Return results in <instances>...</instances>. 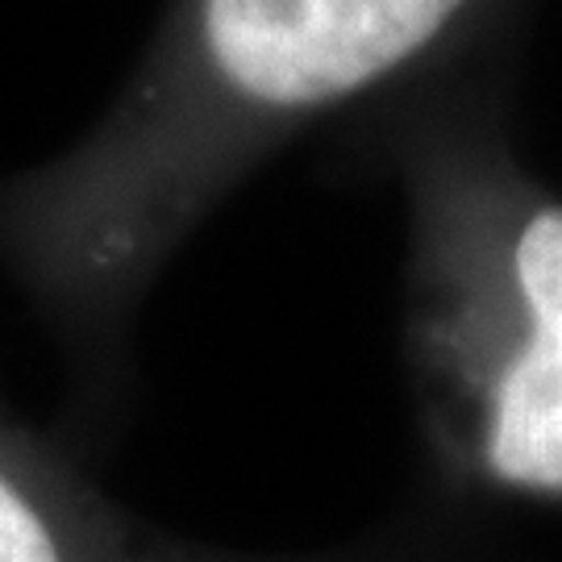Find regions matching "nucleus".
<instances>
[{
  "label": "nucleus",
  "instance_id": "obj_1",
  "mask_svg": "<svg viewBox=\"0 0 562 562\" xmlns=\"http://www.w3.org/2000/svg\"><path fill=\"white\" fill-rule=\"evenodd\" d=\"M467 0H176L134 83L9 196L4 241L92 375L209 204L304 121L425 55Z\"/></svg>",
  "mask_w": 562,
  "mask_h": 562
},
{
  "label": "nucleus",
  "instance_id": "obj_2",
  "mask_svg": "<svg viewBox=\"0 0 562 562\" xmlns=\"http://www.w3.org/2000/svg\"><path fill=\"white\" fill-rule=\"evenodd\" d=\"M504 341L467 371L471 459L529 496H562V204L533 209L508 241Z\"/></svg>",
  "mask_w": 562,
  "mask_h": 562
},
{
  "label": "nucleus",
  "instance_id": "obj_3",
  "mask_svg": "<svg viewBox=\"0 0 562 562\" xmlns=\"http://www.w3.org/2000/svg\"><path fill=\"white\" fill-rule=\"evenodd\" d=\"M0 562H425L417 542H371L325 554H238L188 542L109 501L42 434L0 422Z\"/></svg>",
  "mask_w": 562,
  "mask_h": 562
}]
</instances>
